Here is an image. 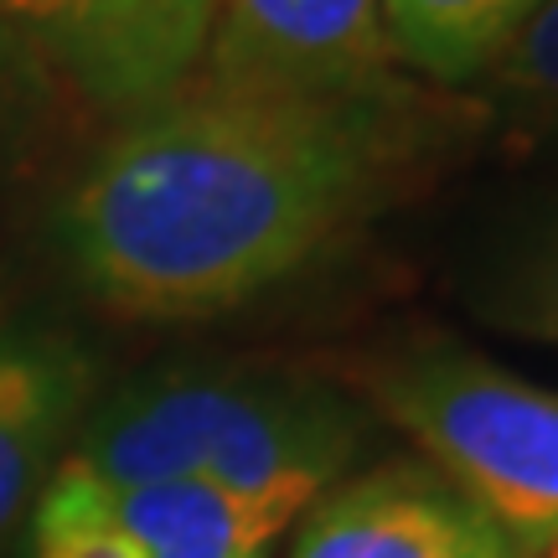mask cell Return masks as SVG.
<instances>
[{"label":"cell","instance_id":"obj_1","mask_svg":"<svg viewBox=\"0 0 558 558\" xmlns=\"http://www.w3.org/2000/svg\"><path fill=\"white\" fill-rule=\"evenodd\" d=\"M414 140L399 88L305 99L192 78L83 166L52 239L109 316L213 320L337 248Z\"/></svg>","mask_w":558,"mask_h":558},{"label":"cell","instance_id":"obj_2","mask_svg":"<svg viewBox=\"0 0 558 558\" xmlns=\"http://www.w3.org/2000/svg\"><path fill=\"white\" fill-rule=\"evenodd\" d=\"M367 393L512 538L558 558V393L460 347H414L373 367Z\"/></svg>","mask_w":558,"mask_h":558},{"label":"cell","instance_id":"obj_3","mask_svg":"<svg viewBox=\"0 0 558 558\" xmlns=\"http://www.w3.org/2000/svg\"><path fill=\"white\" fill-rule=\"evenodd\" d=\"M213 16L218 0H0L5 32L124 120L197 78Z\"/></svg>","mask_w":558,"mask_h":558},{"label":"cell","instance_id":"obj_4","mask_svg":"<svg viewBox=\"0 0 558 558\" xmlns=\"http://www.w3.org/2000/svg\"><path fill=\"white\" fill-rule=\"evenodd\" d=\"M197 78L305 99L388 94L383 0H218Z\"/></svg>","mask_w":558,"mask_h":558},{"label":"cell","instance_id":"obj_5","mask_svg":"<svg viewBox=\"0 0 558 558\" xmlns=\"http://www.w3.org/2000/svg\"><path fill=\"white\" fill-rule=\"evenodd\" d=\"M357 445L362 414L347 393L243 367L197 476L295 527L300 512L347 476Z\"/></svg>","mask_w":558,"mask_h":558},{"label":"cell","instance_id":"obj_6","mask_svg":"<svg viewBox=\"0 0 558 558\" xmlns=\"http://www.w3.org/2000/svg\"><path fill=\"white\" fill-rule=\"evenodd\" d=\"M290 558H522L429 460L341 476L295 522Z\"/></svg>","mask_w":558,"mask_h":558},{"label":"cell","instance_id":"obj_7","mask_svg":"<svg viewBox=\"0 0 558 558\" xmlns=\"http://www.w3.org/2000/svg\"><path fill=\"white\" fill-rule=\"evenodd\" d=\"M243 367H166L94 399L68 465L109 492L197 476Z\"/></svg>","mask_w":558,"mask_h":558},{"label":"cell","instance_id":"obj_8","mask_svg":"<svg viewBox=\"0 0 558 558\" xmlns=\"http://www.w3.org/2000/svg\"><path fill=\"white\" fill-rule=\"evenodd\" d=\"M94 399L99 367L78 341L0 320V538L58 476Z\"/></svg>","mask_w":558,"mask_h":558},{"label":"cell","instance_id":"obj_9","mask_svg":"<svg viewBox=\"0 0 558 558\" xmlns=\"http://www.w3.org/2000/svg\"><path fill=\"white\" fill-rule=\"evenodd\" d=\"M109 512L145 548V558H269V548L290 533L284 518L222 492L207 476L109 492Z\"/></svg>","mask_w":558,"mask_h":558},{"label":"cell","instance_id":"obj_10","mask_svg":"<svg viewBox=\"0 0 558 558\" xmlns=\"http://www.w3.org/2000/svg\"><path fill=\"white\" fill-rule=\"evenodd\" d=\"M543 0H383L393 62L435 83H471Z\"/></svg>","mask_w":558,"mask_h":558},{"label":"cell","instance_id":"obj_11","mask_svg":"<svg viewBox=\"0 0 558 558\" xmlns=\"http://www.w3.org/2000/svg\"><path fill=\"white\" fill-rule=\"evenodd\" d=\"M507 120L522 135L558 145V0H543L481 73Z\"/></svg>","mask_w":558,"mask_h":558},{"label":"cell","instance_id":"obj_12","mask_svg":"<svg viewBox=\"0 0 558 558\" xmlns=\"http://www.w3.org/2000/svg\"><path fill=\"white\" fill-rule=\"evenodd\" d=\"M32 558H145V548L109 512L99 481L62 460L32 507Z\"/></svg>","mask_w":558,"mask_h":558},{"label":"cell","instance_id":"obj_13","mask_svg":"<svg viewBox=\"0 0 558 558\" xmlns=\"http://www.w3.org/2000/svg\"><path fill=\"white\" fill-rule=\"evenodd\" d=\"M481 316L501 331L533 341H558V213L522 233L486 275Z\"/></svg>","mask_w":558,"mask_h":558}]
</instances>
